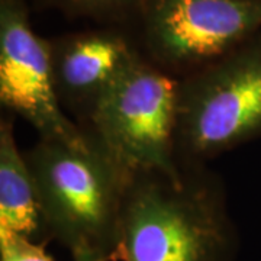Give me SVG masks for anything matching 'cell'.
<instances>
[{
    "instance_id": "8",
    "label": "cell",
    "mask_w": 261,
    "mask_h": 261,
    "mask_svg": "<svg viewBox=\"0 0 261 261\" xmlns=\"http://www.w3.org/2000/svg\"><path fill=\"white\" fill-rule=\"evenodd\" d=\"M12 121L0 122V233L34 240L42 229L34 180L19 149Z\"/></svg>"
},
{
    "instance_id": "7",
    "label": "cell",
    "mask_w": 261,
    "mask_h": 261,
    "mask_svg": "<svg viewBox=\"0 0 261 261\" xmlns=\"http://www.w3.org/2000/svg\"><path fill=\"white\" fill-rule=\"evenodd\" d=\"M135 51L121 32L111 29L79 32L51 41L60 100L86 112Z\"/></svg>"
},
{
    "instance_id": "9",
    "label": "cell",
    "mask_w": 261,
    "mask_h": 261,
    "mask_svg": "<svg viewBox=\"0 0 261 261\" xmlns=\"http://www.w3.org/2000/svg\"><path fill=\"white\" fill-rule=\"evenodd\" d=\"M71 16L116 20L135 15L141 0H44Z\"/></svg>"
},
{
    "instance_id": "10",
    "label": "cell",
    "mask_w": 261,
    "mask_h": 261,
    "mask_svg": "<svg viewBox=\"0 0 261 261\" xmlns=\"http://www.w3.org/2000/svg\"><path fill=\"white\" fill-rule=\"evenodd\" d=\"M0 261H56L44 247L18 233H0Z\"/></svg>"
},
{
    "instance_id": "2",
    "label": "cell",
    "mask_w": 261,
    "mask_h": 261,
    "mask_svg": "<svg viewBox=\"0 0 261 261\" xmlns=\"http://www.w3.org/2000/svg\"><path fill=\"white\" fill-rule=\"evenodd\" d=\"M25 159L42 229L71 254L90 251L108 261L116 257L130 176L92 138L84 148L39 138Z\"/></svg>"
},
{
    "instance_id": "4",
    "label": "cell",
    "mask_w": 261,
    "mask_h": 261,
    "mask_svg": "<svg viewBox=\"0 0 261 261\" xmlns=\"http://www.w3.org/2000/svg\"><path fill=\"white\" fill-rule=\"evenodd\" d=\"M260 137L261 31L219 60L178 77V157L200 164Z\"/></svg>"
},
{
    "instance_id": "5",
    "label": "cell",
    "mask_w": 261,
    "mask_h": 261,
    "mask_svg": "<svg viewBox=\"0 0 261 261\" xmlns=\"http://www.w3.org/2000/svg\"><path fill=\"white\" fill-rule=\"evenodd\" d=\"M144 56L170 74H190L261 31V0H141Z\"/></svg>"
},
{
    "instance_id": "11",
    "label": "cell",
    "mask_w": 261,
    "mask_h": 261,
    "mask_svg": "<svg viewBox=\"0 0 261 261\" xmlns=\"http://www.w3.org/2000/svg\"><path fill=\"white\" fill-rule=\"evenodd\" d=\"M74 261H108L105 257L90 251H79L71 254Z\"/></svg>"
},
{
    "instance_id": "1",
    "label": "cell",
    "mask_w": 261,
    "mask_h": 261,
    "mask_svg": "<svg viewBox=\"0 0 261 261\" xmlns=\"http://www.w3.org/2000/svg\"><path fill=\"white\" fill-rule=\"evenodd\" d=\"M237 231L221 181L199 163L176 176H132L122 205V261H232Z\"/></svg>"
},
{
    "instance_id": "6",
    "label": "cell",
    "mask_w": 261,
    "mask_h": 261,
    "mask_svg": "<svg viewBox=\"0 0 261 261\" xmlns=\"http://www.w3.org/2000/svg\"><path fill=\"white\" fill-rule=\"evenodd\" d=\"M0 102L31 123L39 138L84 148L90 138L64 113L57 93L51 41L29 20L25 0H0Z\"/></svg>"
},
{
    "instance_id": "3",
    "label": "cell",
    "mask_w": 261,
    "mask_h": 261,
    "mask_svg": "<svg viewBox=\"0 0 261 261\" xmlns=\"http://www.w3.org/2000/svg\"><path fill=\"white\" fill-rule=\"evenodd\" d=\"M178 79L137 49L87 108V135L128 176L183 167L177 151Z\"/></svg>"
}]
</instances>
